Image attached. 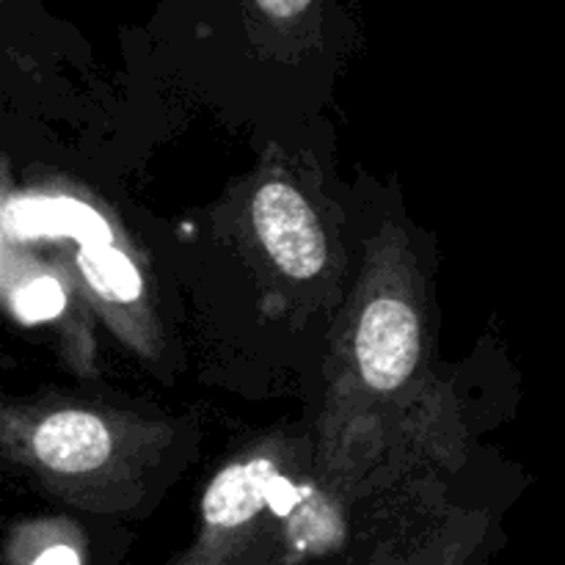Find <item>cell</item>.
Listing matches in <instances>:
<instances>
[{"label": "cell", "instance_id": "6da1fadb", "mask_svg": "<svg viewBox=\"0 0 565 565\" xmlns=\"http://www.w3.org/2000/svg\"><path fill=\"white\" fill-rule=\"evenodd\" d=\"M359 379L379 395L401 392L423 359V318L412 296L397 285H379L359 309L353 334Z\"/></svg>", "mask_w": 565, "mask_h": 565}, {"label": "cell", "instance_id": "7a4b0ae2", "mask_svg": "<svg viewBox=\"0 0 565 565\" xmlns=\"http://www.w3.org/2000/svg\"><path fill=\"white\" fill-rule=\"evenodd\" d=\"M252 221L268 257L290 279H315L329 263L318 215L287 180L270 177L254 191Z\"/></svg>", "mask_w": 565, "mask_h": 565}, {"label": "cell", "instance_id": "3957f363", "mask_svg": "<svg viewBox=\"0 0 565 565\" xmlns=\"http://www.w3.org/2000/svg\"><path fill=\"white\" fill-rule=\"evenodd\" d=\"M28 447L47 472L88 475L114 458L119 434L103 414L88 408H58L33 425Z\"/></svg>", "mask_w": 565, "mask_h": 565}, {"label": "cell", "instance_id": "277c9868", "mask_svg": "<svg viewBox=\"0 0 565 565\" xmlns=\"http://www.w3.org/2000/svg\"><path fill=\"white\" fill-rule=\"evenodd\" d=\"M6 241H33V237H72L77 243L114 241L110 224L88 204L72 196L58 199H6L3 207Z\"/></svg>", "mask_w": 565, "mask_h": 565}, {"label": "cell", "instance_id": "5b68a950", "mask_svg": "<svg viewBox=\"0 0 565 565\" xmlns=\"http://www.w3.org/2000/svg\"><path fill=\"white\" fill-rule=\"evenodd\" d=\"M276 478H279V463L268 452L230 463L204 494V522L218 530L248 524L268 505L270 486Z\"/></svg>", "mask_w": 565, "mask_h": 565}, {"label": "cell", "instance_id": "8992f818", "mask_svg": "<svg viewBox=\"0 0 565 565\" xmlns=\"http://www.w3.org/2000/svg\"><path fill=\"white\" fill-rule=\"evenodd\" d=\"M77 268L88 290L105 303H136L141 298V274L114 241H88L77 248Z\"/></svg>", "mask_w": 565, "mask_h": 565}, {"label": "cell", "instance_id": "52a82bcc", "mask_svg": "<svg viewBox=\"0 0 565 565\" xmlns=\"http://www.w3.org/2000/svg\"><path fill=\"white\" fill-rule=\"evenodd\" d=\"M6 298L22 323H44L58 318L66 307L64 285L47 270H31L20 281L6 279Z\"/></svg>", "mask_w": 565, "mask_h": 565}, {"label": "cell", "instance_id": "ba28073f", "mask_svg": "<svg viewBox=\"0 0 565 565\" xmlns=\"http://www.w3.org/2000/svg\"><path fill=\"white\" fill-rule=\"evenodd\" d=\"M301 497L303 491L279 475V478L274 480V486H270L268 508L276 513V516H290V513L298 508V502H301Z\"/></svg>", "mask_w": 565, "mask_h": 565}, {"label": "cell", "instance_id": "9c48e42d", "mask_svg": "<svg viewBox=\"0 0 565 565\" xmlns=\"http://www.w3.org/2000/svg\"><path fill=\"white\" fill-rule=\"evenodd\" d=\"M33 565H81V557L70 546H50L33 561Z\"/></svg>", "mask_w": 565, "mask_h": 565}]
</instances>
